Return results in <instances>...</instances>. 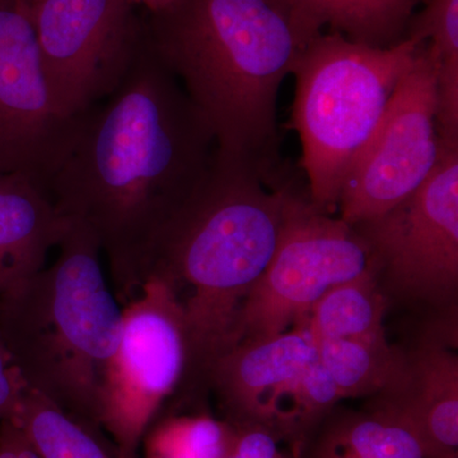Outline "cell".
<instances>
[{
  "mask_svg": "<svg viewBox=\"0 0 458 458\" xmlns=\"http://www.w3.org/2000/svg\"><path fill=\"white\" fill-rule=\"evenodd\" d=\"M11 419L42 458H120L104 430L73 417L32 388L27 387Z\"/></svg>",
  "mask_w": 458,
  "mask_h": 458,
  "instance_id": "obj_20",
  "label": "cell"
},
{
  "mask_svg": "<svg viewBox=\"0 0 458 458\" xmlns=\"http://www.w3.org/2000/svg\"><path fill=\"white\" fill-rule=\"evenodd\" d=\"M295 185L292 176L271 185L256 165L216 150L157 237L146 279L164 280L185 313L191 390H208L213 361L236 344L241 310L273 259Z\"/></svg>",
  "mask_w": 458,
  "mask_h": 458,
  "instance_id": "obj_3",
  "label": "cell"
},
{
  "mask_svg": "<svg viewBox=\"0 0 458 458\" xmlns=\"http://www.w3.org/2000/svg\"><path fill=\"white\" fill-rule=\"evenodd\" d=\"M216 152L209 123L144 41L122 86L84 116L47 191L57 212L98 240L122 306L140 292L157 237Z\"/></svg>",
  "mask_w": 458,
  "mask_h": 458,
  "instance_id": "obj_1",
  "label": "cell"
},
{
  "mask_svg": "<svg viewBox=\"0 0 458 458\" xmlns=\"http://www.w3.org/2000/svg\"><path fill=\"white\" fill-rule=\"evenodd\" d=\"M445 319L427 331L414 349L405 352L399 381L377 394L411 424L427 458H458L457 342Z\"/></svg>",
  "mask_w": 458,
  "mask_h": 458,
  "instance_id": "obj_13",
  "label": "cell"
},
{
  "mask_svg": "<svg viewBox=\"0 0 458 458\" xmlns=\"http://www.w3.org/2000/svg\"><path fill=\"white\" fill-rule=\"evenodd\" d=\"M388 304L390 300L370 267L357 278L327 291L298 324L306 327L315 343L385 336L384 318Z\"/></svg>",
  "mask_w": 458,
  "mask_h": 458,
  "instance_id": "obj_16",
  "label": "cell"
},
{
  "mask_svg": "<svg viewBox=\"0 0 458 458\" xmlns=\"http://www.w3.org/2000/svg\"><path fill=\"white\" fill-rule=\"evenodd\" d=\"M316 355L302 324L267 339L242 340L213 361L208 390L214 391L223 419L232 426L270 429L279 400Z\"/></svg>",
  "mask_w": 458,
  "mask_h": 458,
  "instance_id": "obj_12",
  "label": "cell"
},
{
  "mask_svg": "<svg viewBox=\"0 0 458 458\" xmlns=\"http://www.w3.org/2000/svg\"><path fill=\"white\" fill-rule=\"evenodd\" d=\"M441 152L436 68L423 42L346 174L337 204L339 218L354 225L393 209L426 182Z\"/></svg>",
  "mask_w": 458,
  "mask_h": 458,
  "instance_id": "obj_10",
  "label": "cell"
},
{
  "mask_svg": "<svg viewBox=\"0 0 458 458\" xmlns=\"http://www.w3.org/2000/svg\"><path fill=\"white\" fill-rule=\"evenodd\" d=\"M131 3V5H140L150 12V13H158V12L164 11V9L170 7L174 0H126Z\"/></svg>",
  "mask_w": 458,
  "mask_h": 458,
  "instance_id": "obj_27",
  "label": "cell"
},
{
  "mask_svg": "<svg viewBox=\"0 0 458 458\" xmlns=\"http://www.w3.org/2000/svg\"><path fill=\"white\" fill-rule=\"evenodd\" d=\"M83 120L51 98L31 18L0 0V174H25L49 191Z\"/></svg>",
  "mask_w": 458,
  "mask_h": 458,
  "instance_id": "obj_11",
  "label": "cell"
},
{
  "mask_svg": "<svg viewBox=\"0 0 458 458\" xmlns=\"http://www.w3.org/2000/svg\"><path fill=\"white\" fill-rule=\"evenodd\" d=\"M126 0H41L31 21L56 107L86 116L122 86L143 47Z\"/></svg>",
  "mask_w": 458,
  "mask_h": 458,
  "instance_id": "obj_9",
  "label": "cell"
},
{
  "mask_svg": "<svg viewBox=\"0 0 458 458\" xmlns=\"http://www.w3.org/2000/svg\"><path fill=\"white\" fill-rule=\"evenodd\" d=\"M318 360L333 377L343 399L375 397L399 381L405 352L387 337L327 339L315 343Z\"/></svg>",
  "mask_w": 458,
  "mask_h": 458,
  "instance_id": "obj_19",
  "label": "cell"
},
{
  "mask_svg": "<svg viewBox=\"0 0 458 458\" xmlns=\"http://www.w3.org/2000/svg\"><path fill=\"white\" fill-rule=\"evenodd\" d=\"M4 2L11 3L12 5H14V7L20 9L21 12H23V13L31 18L33 11H35V8L38 7L41 0H4Z\"/></svg>",
  "mask_w": 458,
  "mask_h": 458,
  "instance_id": "obj_28",
  "label": "cell"
},
{
  "mask_svg": "<svg viewBox=\"0 0 458 458\" xmlns=\"http://www.w3.org/2000/svg\"><path fill=\"white\" fill-rule=\"evenodd\" d=\"M0 458H18L14 424L11 419L0 421Z\"/></svg>",
  "mask_w": 458,
  "mask_h": 458,
  "instance_id": "obj_25",
  "label": "cell"
},
{
  "mask_svg": "<svg viewBox=\"0 0 458 458\" xmlns=\"http://www.w3.org/2000/svg\"><path fill=\"white\" fill-rule=\"evenodd\" d=\"M370 267L369 249L354 228L316 209L307 185L297 183L273 259L243 302L236 344L285 333L327 291Z\"/></svg>",
  "mask_w": 458,
  "mask_h": 458,
  "instance_id": "obj_8",
  "label": "cell"
},
{
  "mask_svg": "<svg viewBox=\"0 0 458 458\" xmlns=\"http://www.w3.org/2000/svg\"><path fill=\"white\" fill-rule=\"evenodd\" d=\"M122 307V333L102 385L98 423L120 458H140L148 428L188 393L190 340L182 307L158 276H148Z\"/></svg>",
  "mask_w": 458,
  "mask_h": 458,
  "instance_id": "obj_6",
  "label": "cell"
},
{
  "mask_svg": "<svg viewBox=\"0 0 458 458\" xmlns=\"http://www.w3.org/2000/svg\"><path fill=\"white\" fill-rule=\"evenodd\" d=\"M405 38L427 42L437 75V128L447 146L458 147V0H424Z\"/></svg>",
  "mask_w": 458,
  "mask_h": 458,
  "instance_id": "obj_17",
  "label": "cell"
},
{
  "mask_svg": "<svg viewBox=\"0 0 458 458\" xmlns=\"http://www.w3.org/2000/svg\"><path fill=\"white\" fill-rule=\"evenodd\" d=\"M13 421L14 424V443H16L18 458H42L40 452L36 450L35 445L30 441L29 437L23 432L22 428L18 426L16 421Z\"/></svg>",
  "mask_w": 458,
  "mask_h": 458,
  "instance_id": "obj_26",
  "label": "cell"
},
{
  "mask_svg": "<svg viewBox=\"0 0 458 458\" xmlns=\"http://www.w3.org/2000/svg\"><path fill=\"white\" fill-rule=\"evenodd\" d=\"M442 141V140H441ZM388 300L456 310L458 294V147L442 143L426 182L393 209L352 225Z\"/></svg>",
  "mask_w": 458,
  "mask_h": 458,
  "instance_id": "obj_7",
  "label": "cell"
},
{
  "mask_svg": "<svg viewBox=\"0 0 458 458\" xmlns=\"http://www.w3.org/2000/svg\"><path fill=\"white\" fill-rule=\"evenodd\" d=\"M236 428L204 410H162L141 439L143 458H223L231 450Z\"/></svg>",
  "mask_w": 458,
  "mask_h": 458,
  "instance_id": "obj_21",
  "label": "cell"
},
{
  "mask_svg": "<svg viewBox=\"0 0 458 458\" xmlns=\"http://www.w3.org/2000/svg\"><path fill=\"white\" fill-rule=\"evenodd\" d=\"M59 255L0 298V339L27 387L99 428L102 385L122 333L96 237L69 221Z\"/></svg>",
  "mask_w": 458,
  "mask_h": 458,
  "instance_id": "obj_4",
  "label": "cell"
},
{
  "mask_svg": "<svg viewBox=\"0 0 458 458\" xmlns=\"http://www.w3.org/2000/svg\"><path fill=\"white\" fill-rule=\"evenodd\" d=\"M236 428L231 450L223 458H304L294 454L292 448L284 450L282 438L264 426H233Z\"/></svg>",
  "mask_w": 458,
  "mask_h": 458,
  "instance_id": "obj_23",
  "label": "cell"
},
{
  "mask_svg": "<svg viewBox=\"0 0 458 458\" xmlns=\"http://www.w3.org/2000/svg\"><path fill=\"white\" fill-rule=\"evenodd\" d=\"M318 27L352 41L390 47L405 38L414 9L424 0H289Z\"/></svg>",
  "mask_w": 458,
  "mask_h": 458,
  "instance_id": "obj_18",
  "label": "cell"
},
{
  "mask_svg": "<svg viewBox=\"0 0 458 458\" xmlns=\"http://www.w3.org/2000/svg\"><path fill=\"white\" fill-rule=\"evenodd\" d=\"M342 400L335 381L316 355L279 400L270 429L298 456L306 457L313 437Z\"/></svg>",
  "mask_w": 458,
  "mask_h": 458,
  "instance_id": "obj_22",
  "label": "cell"
},
{
  "mask_svg": "<svg viewBox=\"0 0 458 458\" xmlns=\"http://www.w3.org/2000/svg\"><path fill=\"white\" fill-rule=\"evenodd\" d=\"M313 439L307 458H427L411 424L375 397L361 411L334 410Z\"/></svg>",
  "mask_w": 458,
  "mask_h": 458,
  "instance_id": "obj_15",
  "label": "cell"
},
{
  "mask_svg": "<svg viewBox=\"0 0 458 458\" xmlns=\"http://www.w3.org/2000/svg\"><path fill=\"white\" fill-rule=\"evenodd\" d=\"M69 225L35 181L0 174V298L44 269Z\"/></svg>",
  "mask_w": 458,
  "mask_h": 458,
  "instance_id": "obj_14",
  "label": "cell"
},
{
  "mask_svg": "<svg viewBox=\"0 0 458 458\" xmlns=\"http://www.w3.org/2000/svg\"><path fill=\"white\" fill-rule=\"evenodd\" d=\"M423 42L369 47L319 33L293 69V125L302 143L310 200L335 216L349 168L372 137Z\"/></svg>",
  "mask_w": 458,
  "mask_h": 458,
  "instance_id": "obj_5",
  "label": "cell"
},
{
  "mask_svg": "<svg viewBox=\"0 0 458 458\" xmlns=\"http://www.w3.org/2000/svg\"><path fill=\"white\" fill-rule=\"evenodd\" d=\"M322 32L289 0H174L153 13L150 47L214 132L216 150L270 183L280 159V86Z\"/></svg>",
  "mask_w": 458,
  "mask_h": 458,
  "instance_id": "obj_2",
  "label": "cell"
},
{
  "mask_svg": "<svg viewBox=\"0 0 458 458\" xmlns=\"http://www.w3.org/2000/svg\"><path fill=\"white\" fill-rule=\"evenodd\" d=\"M26 390L25 379L0 339V421L13 417Z\"/></svg>",
  "mask_w": 458,
  "mask_h": 458,
  "instance_id": "obj_24",
  "label": "cell"
}]
</instances>
